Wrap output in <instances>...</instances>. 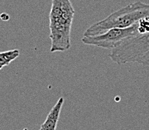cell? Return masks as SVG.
Returning a JSON list of instances; mask_svg holds the SVG:
<instances>
[{"instance_id": "6da1fadb", "label": "cell", "mask_w": 149, "mask_h": 130, "mask_svg": "<svg viewBox=\"0 0 149 130\" xmlns=\"http://www.w3.org/2000/svg\"><path fill=\"white\" fill-rule=\"evenodd\" d=\"M75 11L70 0H53L49 14L50 52L70 49V33Z\"/></svg>"}, {"instance_id": "7a4b0ae2", "label": "cell", "mask_w": 149, "mask_h": 130, "mask_svg": "<svg viewBox=\"0 0 149 130\" xmlns=\"http://www.w3.org/2000/svg\"><path fill=\"white\" fill-rule=\"evenodd\" d=\"M146 17H149V4L140 1L130 3L110 14L105 19L91 25L85 31L84 36L100 35L113 28H128Z\"/></svg>"}, {"instance_id": "3957f363", "label": "cell", "mask_w": 149, "mask_h": 130, "mask_svg": "<svg viewBox=\"0 0 149 130\" xmlns=\"http://www.w3.org/2000/svg\"><path fill=\"white\" fill-rule=\"evenodd\" d=\"M109 56L118 65L137 63L149 66V32L127 39L111 50Z\"/></svg>"}, {"instance_id": "277c9868", "label": "cell", "mask_w": 149, "mask_h": 130, "mask_svg": "<svg viewBox=\"0 0 149 130\" xmlns=\"http://www.w3.org/2000/svg\"><path fill=\"white\" fill-rule=\"evenodd\" d=\"M139 35L137 23L128 28H113L104 33L93 36H83L82 42L87 45L112 50L124 42L127 39Z\"/></svg>"}, {"instance_id": "5b68a950", "label": "cell", "mask_w": 149, "mask_h": 130, "mask_svg": "<svg viewBox=\"0 0 149 130\" xmlns=\"http://www.w3.org/2000/svg\"><path fill=\"white\" fill-rule=\"evenodd\" d=\"M64 98L62 97L59 98L58 102L51 109L46 118L45 121L42 123L40 130H56L57 123L59 119L60 114H61V108L63 105Z\"/></svg>"}, {"instance_id": "8992f818", "label": "cell", "mask_w": 149, "mask_h": 130, "mask_svg": "<svg viewBox=\"0 0 149 130\" xmlns=\"http://www.w3.org/2000/svg\"><path fill=\"white\" fill-rule=\"evenodd\" d=\"M19 56V51L18 50H11L0 53V68L8 65Z\"/></svg>"}, {"instance_id": "52a82bcc", "label": "cell", "mask_w": 149, "mask_h": 130, "mask_svg": "<svg viewBox=\"0 0 149 130\" xmlns=\"http://www.w3.org/2000/svg\"><path fill=\"white\" fill-rule=\"evenodd\" d=\"M1 69H2V68H0V70H1Z\"/></svg>"}]
</instances>
